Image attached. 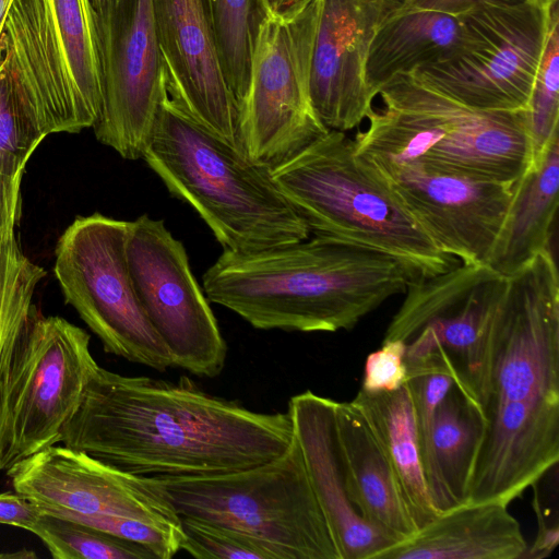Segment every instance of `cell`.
<instances>
[{
	"instance_id": "cell-1",
	"label": "cell",
	"mask_w": 559,
	"mask_h": 559,
	"mask_svg": "<svg viewBox=\"0 0 559 559\" xmlns=\"http://www.w3.org/2000/svg\"><path fill=\"white\" fill-rule=\"evenodd\" d=\"M459 378L485 421L465 503L509 506L559 461V280L549 249L506 276Z\"/></svg>"
},
{
	"instance_id": "cell-2",
	"label": "cell",
	"mask_w": 559,
	"mask_h": 559,
	"mask_svg": "<svg viewBox=\"0 0 559 559\" xmlns=\"http://www.w3.org/2000/svg\"><path fill=\"white\" fill-rule=\"evenodd\" d=\"M293 440L288 411H251L187 377L171 382L102 367L61 431L62 444L145 477L245 469L280 456Z\"/></svg>"
},
{
	"instance_id": "cell-3",
	"label": "cell",
	"mask_w": 559,
	"mask_h": 559,
	"mask_svg": "<svg viewBox=\"0 0 559 559\" xmlns=\"http://www.w3.org/2000/svg\"><path fill=\"white\" fill-rule=\"evenodd\" d=\"M207 299L259 330H352L411 282L399 262L323 237L248 253L224 249L205 271Z\"/></svg>"
},
{
	"instance_id": "cell-4",
	"label": "cell",
	"mask_w": 559,
	"mask_h": 559,
	"mask_svg": "<svg viewBox=\"0 0 559 559\" xmlns=\"http://www.w3.org/2000/svg\"><path fill=\"white\" fill-rule=\"evenodd\" d=\"M168 192L189 204L217 241L255 252L310 237V230L272 179L250 159L163 97L143 157Z\"/></svg>"
},
{
	"instance_id": "cell-5",
	"label": "cell",
	"mask_w": 559,
	"mask_h": 559,
	"mask_svg": "<svg viewBox=\"0 0 559 559\" xmlns=\"http://www.w3.org/2000/svg\"><path fill=\"white\" fill-rule=\"evenodd\" d=\"M271 176L310 234L390 257L411 282L459 264L357 154L345 132L328 130L272 167Z\"/></svg>"
},
{
	"instance_id": "cell-6",
	"label": "cell",
	"mask_w": 559,
	"mask_h": 559,
	"mask_svg": "<svg viewBox=\"0 0 559 559\" xmlns=\"http://www.w3.org/2000/svg\"><path fill=\"white\" fill-rule=\"evenodd\" d=\"M378 95L382 106L353 139L359 155L511 185L532 163L524 110L473 109L411 73L394 75Z\"/></svg>"
},
{
	"instance_id": "cell-7",
	"label": "cell",
	"mask_w": 559,
	"mask_h": 559,
	"mask_svg": "<svg viewBox=\"0 0 559 559\" xmlns=\"http://www.w3.org/2000/svg\"><path fill=\"white\" fill-rule=\"evenodd\" d=\"M91 0H14L0 36L17 97L36 130L78 133L102 107V71Z\"/></svg>"
},
{
	"instance_id": "cell-8",
	"label": "cell",
	"mask_w": 559,
	"mask_h": 559,
	"mask_svg": "<svg viewBox=\"0 0 559 559\" xmlns=\"http://www.w3.org/2000/svg\"><path fill=\"white\" fill-rule=\"evenodd\" d=\"M152 478L179 516L229 527L272 559H341L295 435L280 456L245 469Z\"/></svg>"
},
{
	"instance_id": "cell-9",
	"label": "cell",
	"mask_w": 559,
	"mask_h": 559,
	"mask_svg": "<svg viewBox=\"0 0 559 559\" xmlns=\"http://www.w3.org/2000/svg\"><path fill=\"white\" fill-rule=\"evenodd\" d=\"M91 336L33 309L0 361V472L61 442L99 368Z\"/></svg>"
},
{
	"instance_id": "cell-10",
	"label": "cell",
	"mask_w": 559,
	"mask_h": 559,
	"mask_svg": "<svg viewBox=\"0 0 559 559\" xmlns=\"http://www.w3.org/2000/svg\"><path fill=\"white\" fill-rule=\"evenodd\" d=\"M321 0H299L263 20L251 58L250 83L238 107L240 147L274 167L328 129L310 96V70Z\"/></svg>"
},
{
	"instance_id": "cell-11",
	"label": "cell",
	"mask_w": 559,
	"mask_h": 559,
	"mask_svg": "<svg viewBox=\"0 0 559 559\" xmlns=\"http://www.w3.org/2000/svg\"><path fill=\"white\" fill-rule=\"evenodd\" d=\"M128 222L100 213L78 216L55 250V276L66 304L100 340L104 350L157 371L173 366L136 295L128 266Z\"/></svg>"
},
{
	"instance_id": "cell-12",
	"label": "cell",
	"mask_w": 559,
	"mask_h": 559,
	"mask_svg": "<svg viewBox=\"0 0 559 559\" xmlns=\"http://www.w3.org/2000/svg\"><path fill=\"white\" fill-rule=\"evenodd\" d=\"M547 9L532 1L516 7L480 4L459 15L464 27L460 50L411 74L473 109L526 110L545 45Z\"/></svg>"
},
{
	"instance_id": "cell-13",
	"label": "cell",
	"mask_w": 559,
	"mask_h": 559,
	"mask_svg": "<svg viewBox=\"0 0 559 559\" xmlns=\"http://www.w3.org/2000/svg\"><path fill=\"white\" fill-rule=\"evenodd\" d=\"M126 253L136 295L173 366L199 377L218 376L227 344L182 242L163 221L143 214L128 222Z\"/></svg>"
},
{
	"instance_id": "cell-14",
	"label": "cell",
	"mask_w": 559,
	"mask_h": 559,
	"mask_svg": "<svg viewBox=\"0 0 559 559\" xmlns=\"http://www.w3.org/2000/svg\"><path fill=\"white\" fill-rule=\"evenodd\" d=\"M95 13V12H94ZM102 71L96 139L122 158H142L167 92L151 0H112L95 14Z\"/></svg>"
},
{
	"instance_id": "cell-15",
	"label": "cell",
	"mask_w": 559,
	"mask_h": 559,
	"mask_svg": "<svg viewBox=\"0 0 559 559\" xmlns=\"http://www.w3.org/2000/svg\"><path fill=\"white\" fill-rule=\"evenodd\" d=\"M359 156L442 252L464 265L486 264L503 224L513 185Z\"/></svg>"
},
{
	"instance_id": "cell-16",
	"label": "cell",
	"mask_w": 559,
	"mask_h": 559,
	"mask_svg": "<svg viewBox=\"0 0 559 559\" xmlns=\"http://www.w3.org/2000/svg\"><path fill=\"white\" fill-rule=\"evenodd\" d=\"M5 474L38 509L117 516L181 528L180 516L152 477L139 476L69 445H50Z\"/></svg>"
},
{
	"instance_id": "cell-17",
	"label": "cell",
	"mask_w": 559,
	"mask_h": 559,
	"mask_svg": "<svg viewBox=\"0 0 559 559\" xmlns=\"http://www.w3.org/2000/svg\"><path fill=\"white\" fill-rule=\"evenodd\" d=\"M151 1L169 98L241 150L238 106L223 74L207 0Z\"/></svg>"
},
{
	"instance_id": "cell-18",
	"label": "cell",
	"mask_w": 559,
	"mask_h": 559,
	"mask_svg": "<svg viewBox=\"0 0 559 559\" xmlns=\"http://www.w3.org/2000/svg\"><path fill=\"white\" fill-rule=\"evenodd\" d=\"M402 0H321L313 43L310 96L328 130L346 132L371 111L365 66L373 35Z\"/></svg>"
},
{
	"instance_id": "cell-19",
	"label": "cell",
	"mask_w": 559,
	"mask_h": 559,
	"mask_svg": "<svg viewBox=\"0 0 559 559\" xmlns=\"http://www.w3.org/2000/svg\"><path fill=\"white\" fill-rule=\"evenodd\" d=\"M336 404L308 390L292 396L287 411L309 481L341 559H374L397 540L365 521L347 497L336 433Z\"/></svg>"
},
{
	"instance_id": "cell-20",
	"label": "cell",
	"mask_w": 559,
	"mask_h": 559,
	"mask_svg": "<svg viewBox=\"0 0 559 559\" xmlns=\"http://www.w3.org/2000/svg\"><path fill=\"white\" fill-rule=\"evenodd\" d=\"M527 547L508 504L486 501L439 513L374 559H522Z\"/></svg>"
},
{
	"instance_id": "cell-21",
	"label": "cell",
	"mask_w": 559,
	"mask_h": 559,
	"mask_svg": "<svg viewBox=\"0 0 559 559\" xmlns=\"http://www.w3.org/2000/svg\"><path fill=\"white\" fill-rule=\"evenodd\" d=\"M336 433L347 497L359 515L397 542L418 528L396 475L365 414L352 400L337 402Z\"/></svg>"
},
{
	"instance_id": "cell-22",
	"label": "cell",
	"mask_w": 559,
	"mask_h": 559,
	"mask_svg": "<svg viewBox=\"0 0 559 559\" xmlns=\"http://www.w3.org/2000/svg\"><path fill=\"white\" fill-rule=\"evenodd\" d=\"M559 135L512 186L511 201L486 265L509 276L548 249L558 209Z\"/></svg>"
},
{
	"instance_id": "cell-23",
	"label": "cell",
	"mask_w": 559,
	"mask_h": 559,
	"mask_svg": "<svg viewBox=\"0 0 559 559\" xmlns=\"http://www.w3.org/2000/svg\"><path fill=\"white\" fill-rule=\"evenodd\" d=\"M463 40L460 16L400 5L380 24L368 50L365 81L370 95L374 98L396 74L453 57Z\"/></svg>"
},
{
	"instance_id": "cell-24",
	"label": "cell",
	"mask_w": 559,
	"mask_h": 559,
	"mask_svg": "<svg viewBox=\"0 0 559 559\" xmlns=\"http://www.w3.org/2000/svg\"><path fill=\"white\" fill-rule=\"evenodd\" d=\"M484 429L475 400L455 383L437 407L426 472L430 500L438 514L465 503Z\"/></svg>"
},
{
	"instance_id": "cell-25",
	"label": "cell",
	"mask_w": 559,
	"mask_h": 559,
	"mask_svg": "<svg viewBox=\"0 0 559 559\" xmlns=\"http://www.w3.org/2000/svg\"><path fill=\"white\" fill-rule=\"evenodd\" d=\"M353 401L365 414L396 475L402 497L417 528L438 515L423 467L409 390L369 394L359 390Z\"/></svg>"
},
{
	"instance_id": "cell-26",
	"label": "cell",
	"mask_w": 559,
	"mask_h": 559,
	"mask_svg": "<svg viewBox=\"0 0 559 559\" xmlns=\"http://www.w3.org/2000/svg\"><path fill=\"white\" fill-rule=\"evenodd\" d=\"M226 83L237 106L245 98L260 26L271 12L266 0H207Z\"/></svg>"
},
{
	"instance_id": "cell-27",
	"label": "cell",
	"mask_w": 559,
	"mask_h": 559,
	"mask_svg": "<svg viewBox=\"0 0 559 559\" xmlns=\"http://www.w3.org/2000/svg\"><path fill=\"white\" fill-rule=\"evenodd\" d=\"M31 532L55 559H156L136 543L50 514L41 513Z\"/></svg>"
},
{
	"instance_id": "cell-28",
	"label": "cell",
	"mask_w": 559,
	"mask_h": 559,
	"mask_svg": "<svg viewBox=\"0 0 559 559\" xmlns=\"http://www.w3.org/2000/svg\"><path fill=\"white\" fill-rule=\"evenodd\" d=\"M524 117L534 159L559 135V0L547 9L545 45Z\"/></svg>"
},
{
	"instance_id": "cell-29",
	"label": "cell",
	"mask_w": 559,
	"mask_h": 559,
	"mask_svg": "<svg viewBox=\"0 0 559 559\" xmlns=\"http://www.w3.org/2000/svg\"><path fill=\"white\" fill-rule=\"evenodd\" d=\"M46 271L21 251L14 230L0 242V361L32 313L37 284Z\"/></svg>"
},
{
	"instance_id": "cell-30",
	"label": "cell",
	"mask_w": 559,
	"mask_h": 559,
	"mask_svg": "<svg viewBox=\"0 0 559 559\" xmlns=\"http://www.w3.org/2000/svg\"><path fill=\"white\" fill-rule=\"evenodd\" d=\"M44 139L26 115L8 66L0 58V173L24 174L28 158Z\"/></svg>"
},
{
	"instance_id": "cell-31",
	"label": "cell",
	"mask_w": 559,
	"mask_h": 559,
	"mask_svg": "<svg viewBox=\"0 0 559 559\" xmlns=\"http://www.w3.org/2000/svg\"><path fill=\"white\" fill-rule=\"evenodd\" d=\"M181 550L197 559H272L253 539L205 520L180 516Z\"/></svg>"
},
{
	"instance_id": "cell-32",
	"label": "cell",
	"mask_w": 559,
	"mask_h": 559,
	"mask_svg": "<svg viewBox=\"0 0 559 559\" xmlns=\"http://www.w3.org/2000/svg\"><path fill=\"white\" fill-rule=\"evenodd\" d=\"M406 343L401 340L385 341L370 353L365 361L360 390L369 393L391 392L406 382Z\"/></svg>"
},
{
	"instance_id": "cell-33",
	"label": "cell",
	"mask_w": 559,
	"mask_h": 559,
	"mask_svg": "<svg viewBox=\"0 0 559 559\" xmlns=\"http://www.w3.org/2000/svg\"><path fill=\"white\" fill-rule=\"evenodd\" d=\"M40 514L36 504L26 497L17 492L0 493V524L21 527L31 532Z\"/></svg>"
},
{
	"instance_id": "cell-34",
	"label": "cell",
	"mask_w": 559,
	"mask_h": 559,
	"mask_svg": "<svg viewBox=\"0 0 559 559\" xmlns=\"http://www.w3.org/2000/svg\"><path fill=\"white\" fill-rule=\"evenodd\" d=\"M23 174L8 176L0 173V242L14 230L20 215V187Z\"/></svg>"
},
{
	"instance_id": "cell-35",
	"label": "cell",
	"mask_w": 559,
	"mask_h": 559,
	"mask_svg": "<svg viewBox=\"0 0 559 559\" xmlns=\"http://www.w3.org/2000/svg\"><path fill=\"white\" fill-rule=\"evenodd\" d=\"M531 0H402L401 8L432 10L459 16L480 4L516 7Z\"/></svg>"
},
{
	"instance_id": "cell-36",
	"label": "cell",
	"mask_w": 559,
	"mask_h": 559,
	"mask_svg": "<svg viewBox=\"0 0 559 559\" xmlns=\"http://www.w3.org/2000/svg\"><path fill=\"white\" fill-rule=\"evenodd\" d=\"M299 0H266L270 11L280 12L297 3Z\"/></svg>"
},
{
	"instance_id": "cell-37",
	"label": "cell",
	"mask_w": 559,
	"mask_h": 559,
	"mask_svg": "<svg viewBox=\"0 0 559 559\" xmlns=\"http://www.w3.org/2000/svg\"><path fill=\"white\" fill-rule=\"evenodd\" d=\"M14 0H0V36L3 29V25L8 15V12L13 4Z\"/></svg>"
},
{
	"instance_id": "cell-38",
	"label": "cell",
	"mask_w": 559,
	"mask_h": 559,
	"mask_svg": "<svg viewBox=\"0 0 559 559\" xmlns=\"http://www.w3.org/2000/svg\"><path fill=\"white\" fill-rule=\"evenodd\" d=\"M112 0H91L95 14H102L107 10Z\"/></svg>"
},
{
	"instance_id": "cell-39",
	"label": "cell",
	"mask_w": 559,
	"mask_h": 559,
	"mask_svg": "<svg viewBox=\"0 0 559 559\" xmlns=\"http://www.w3.org/2000/svg\"><path fill=\"white\" fill-rule=\"evenodd\" d=\"M540 8L547 9L554 0H531Z\"/></svg>"
}]
</instances>
